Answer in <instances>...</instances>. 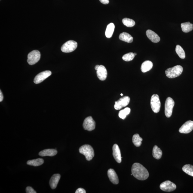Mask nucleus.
Here are the masks:
<instances>
[{
    "label": "nucleus",
    "mask_w": 193,
    "mask_h": 193,
    "mask_svg": "<svg viewBox=\"0 0 193 193\" xmlns=\"http://www.w3.org/2000/svg\"><path fill=\"white\" fill-rule=\"evenodd\" d=\"M160 187L162 190L167 192H172L175 190L176 188V185L170 181H166L162 182Z\"/></svg>",
    "instance_id": "10"
},
{
    "label": "nucleus",
    "mask_w": 193,
    "mask_h": 193,
    "mask_svg": "<svg viewBox=\"0 0 193 193\" xmlns=\"http://www.w3.org/2000/svg\"><path fill=\"white\" fill-rule=\"evenodd\" d=\"M120 39L125 42L130 43L133 42V37L130 34L126 32H123L119 35Z\"/></svg>",
    "instance_id": "20"
},
{
    "label": "nucleus",
    "mask_w": 193,
    "mask_h": 193,
    "mask_svg": "<svg viewBox=\"0 0 193 193\" xmlns=\"http://www.w3.org/2000/svg\"><path fill=\"white\" fill-rule=\"evenodd\" d=\"M77 47V43L74 41L70 40L67 41L61 47L62 51L64 53H70L74 51Z\"/></svg>",
    "instance_id": "6"
},
{
    "label": "nucleus",
    "mask_w": 193,
    "mask_h": 193,
    "mask_svg": "<svg viewBox=\"0 0 193 193\" xmlns=\"http://www.w3.org/2000/svg\"><path fill=\"white\" fill-rule=\"evenodd\" d=\"M27 193H36L37 192L31 187H27L26 188Z\"/></svg>",
    "instance_id": "31"
},
{
    "label": "nucleus",
    "mask_w": 193,
    "mask_h": 193,
    "mask_svg": "<svg viewBox=\"0 0 193 193\" xmlns=\"http://www.w3.org/2000/svg\"><path fill=\"white\" fill-rule=\"evenodd\" d=\"M182 169L187 174L193 177V166L190 164L185 165L182 167Z\"/></svg>",
    "instance_id": "26"
},
{
    "label": "nucleus",
    "mask_w": 193,
    "mask_h": 193,
    "mask_svg": "<svg viewBox=\"0 0 193 193\" xmlns=\"http://www.w3.org/2000/svg\"><path fill=\"white\" fill-rule=\"evenodd\" d=\"M83 127L85 130L90 131L94 130L96 127V122L92 117L89 116L84 120L83 124Z\"/></svg>",
    "instance_id": "8"
},
{
    "label": "nucleus",
    "mask_w": 193,
    "mask_h": 193,
    "mask_svg": "<svg viewBox=\"0 0 193 193\" xmlns=\"http://www.w3.org/2000/svg\"><path fill=\"white\" fill-rule=\"evenodd\" d=\"M80 153L85 156L87 161H90L92 159L94 156V150L91 146L88 145H85L80 147L79 148Z\"/></svg>",
    "instance_id": "3"
},
{
    "label": "nucleus",
    "mask_w": 193,
    "mask_h": 193,
    "mask_svg": "<svg viewBox=\"0 0 193 193\" xmlns=\"http://www.w3.org/2000/svg\"><path fill=\"white\" fill-rule=\"evenodd\" d=\"M121 95L122 96H123V94H122V93H121Z\"/></svg>",
    "instance_id": "37"
},
{
    "label": "nucleus",
    "mask_w": 193,
    "mask_h": 193,
    "mask_svg": "<svg viewBox=\"0 0 193 193\" xmlns=\"http://www.w3.org/2000/svg\"><path fill=\"white\" fill-rule=\"evenodd\" d=\"M151 106L152 111L155 113H158L159 112L161 107V102L158 94H154L151 96Z\"/></svg>",
    "instance_id": "5"
},
{
    "label": "nucleus",
    "mask_w": 193,
    "mask_h": 193,
    "mask_svg": "<svg viewBox=\"0 0 193 193\" xmlns=\"http://www.w3.org/2000/svg\"><path fill=\"white\" fill-rule=\"evenodd\" d=\"M153 66V63L150 60H146L142 63L141 66V71L143 73H145L150 70L152 69Z\"/></svg>",
    "instance_id": "19"
},
{
    "label": "nucleus",
    "mask_w": 193,
    "mask_h": 193,
    "mask_svg": "<svg viewBox=\"0 0 193 193\" xmlns=\"http://www.w3.org/2000/svg\"><path fill=\"white\" fill-rule=\"evenodd\" d=\"M130 108H126L120 111L118 114L119 117L123 120L125 119L127 116L130 114Z\"/></svg>",
    "instance_id": "27"
},
{
    "label": "nucleus",
    "mask_w": 193,
    "mask_h": 193,
    "mask_svg": "<svg viewBox=\"0 0 193 193\" xmlns=\"http://www.w3.org/2000/svg\"><path fill=\"white\" fill-rule=\"evenodd\" d=\"M96 75L98 78L101 81H105L107 76V72L106 68L103 65H100L96 71Z\"/></svg>",
    "instance_id": "13"
},
{
    "label": "nucleus",
    "mask_w": 193,
    "mask_h": 193,
    "mask_svg": "<svg viewBox=\"0 0 193 193\" xmlns=\"http://www.w3.org/2000/svg\"><path fill=\"white\" fill-rule=\"evenodd\" d=\"M99 1L102 3L104 4H107L109 3V0H99Z\"/></svg>",
    "instance_id": "33"
},
{
    "label": "nucleus",
    "mask_w": 193,
    "mask_h": 193,
    "mask_svg": "<svg viewBox=\"0 0 193 193\" xmlns=\"http://www.w3.org/2000/svg\"><path fill=\"white\" fill-rule=\"evenodd\" d=\"M99 65H96V66L95 67V69L96 70V71L97 70L98 68H99Z\"/></svg>",
    "instance_id": "35"
},
{
    "label": "nucleus",
    "mask_w": 193,
    "mask_h": 193,
    "mask_svg": "<svg viewBox=\"0 0 193 193\" xmlns=\"http://www.w3.org/2000/svg\"><path fill=\"white\" fill-rule=\"evenodd\" d=\"M41 58V53L38 50H34L29 53L27 62L29 65H33L37 63Z\"/></svg>",
    "instance_id": "7"
},
{
    "label": "nucleus",
    "mask_w": 193,
    "mask_h": 193,
    "mask_svg": "<svg viewBox=\"0 0 193 193\" xmlns=\"http://www.w3.org/2000/svg\"><path fill=\"white\" fill-rule=\"evenodd\" d=\"M135 55L134 53L130 52L127 53L123 56L122 59L123 60L126 62H129L133 60L135 58Z\"/></svg>",
    "instance_id": "30"
},
{
    "label": "nucleus",
    "mask_w": 193,
    "mask_h": 193,
    "mask_svg": "<svg viewBox=\"0 0 193 193\" xmlns=\"http://www.w3.org/2000/svg\"><path fill=\"white\" fill-rule=\"evenodd\" d=\"M193 130V121L189 120L187 121L179 129V132L180 133L188 134Z\"/></svg>",
    "instance_id": "12"
},
{
    "label": "nucleus",
    "mask_w": 193,
    "mask_h": 193,
    "mask_svg": "<svg viewBox=\"0 0 193 193\" xmlns=\"http://www.w3.org/2000/svg\"><path fill=\"white\" fill-rule=\"evenodd\" d=\"M122 23L124 26L128 27H133L135 24V22L134 20L128 18L123 19Z\"/></svg>",
    "instance_id": "29"
},
{
    "label": "nucleus",
    "mask_w": 193,
    "mask_h": 193,
    "mask_svg": "<svg viewBox=\"0 0 193 193\" xmlns=\"http://www.w3.org/2000/svg\"><path fill=\"white\" fill-rule=\"evenodd\" d=\"M75 193H86V191L85 190L82 188H79L75 192Z\"/></svg>",
    "instance_id": "32"
},
{
    "label": "nucleus",
    "mask_w": 193,
    "mask_h": 193,
    "mask_svg": "<svg viewBox=\"0 0 193 193\" xmlns=\"http://www.w3.org/2000/svg\"><path fill=\"white\" fill-rule=\"evenodd\" d=\"M134 54H135V56H136V55L137 54H136V53H134Z\"/></svg>",
    "instance_id": "36"
},
{
    "label": "nucleus",
    "mask_w": 193,
    "mask_h": 193,
    "mask_svg": "<svg viewBox=\"0 0 193 193\" xmlns=\"http://www.w3.org/2000/svg\"><path fill=\"white\" fill-rule=\"evenodd\" d=\"M52 72L50 71H46L40 73L35 77L34 82L35 84H40L51 75Z\"/></svg>",
    "instance_id": "11"
},
{
    "label": "nucleus",
    "mask_w": 193,
    "mask_h": 193,
    "mask_svg": "<svg viewBox=\"0 0 193 193\" xmlns=\"http://www.w3.org/2000/svg\"><path fill=\"white\" fill-rule=\"evenodd\" d=\"M113 155L116 161L118 163H121L122 157L121 151L118 145L115 144L113 147Z\"/></svg>",
    "instance_id": "14"
},
{
    "label": "nucleus",
    "mask_w": 193,
    "mask_h": 193,
    "mask_svg": "<svg viewBox=\"0 0 193 193\" xmlns=\"http://www.w3.org/2000/svg\"><path fill=\"white\" fill-rule=\"evenodd\" d=\"M147 37L152 42L158 43L160 41V38L158 35L151 30L148 29L146 31Z\"/></svg>",
    "instance_id": "15"
},
{
    "label": "nucleus",
    "mask_w": 193,
    "mask_h": 193,
    "mask_svg": "<svg viewBox=\"0 0 193 193\" xmlns=\"http://www.w3.org/2000/svg\"><path fill=\"white\" fill-rule=\"evenodd\" d=\"M152 155L154 158L160 159L162 155V151L157 145H154L153 149Z\"/></svg>",
    "instance_id": "22"
},
{
    "label": "nucleus",
    "mask_w": 193,
    "mask_h": 193,
    "mask_svg": "<svg viewBox=\"0 0 193 193\" xmlns=\"http://www.w3.org/2000/svg\"><path fill=\"white\" fill-rule=\"evenodd\" d=\"M175 105V102L171 97H168L165 103V115L167 118L171 117L173 109Z\"/></svg>",
    "instance_id": "4"
},
{
    "label": "nucleus",
    "mask_w": 193,
    "mask_h": 193,
    "mask_svg": "<svg viewBox=\"0 0 193 193\" xmlns=\"http://www.w3.org/2000/svg\"><path fill=\"white\" fill-rule=\"evenodd\" d=\"M115 28V25L113 23H110L108 25L105 32V35L107 38H109L112 37Z\"/></svg>",
    "instance_id": "21"
},
{
    "label": "nucleus",
    "mask_w": 193,
    "mask_h": 193,
    "mask_svg": "<svg viewBox=\"0 0 193 193\" xmlns=\"http://www.w3.org/2000/svg\"><path fill=\"white\" fill-rule=\"evenodd\" d=\"M60 178V175L59 174H56L52 176L50 181V185L52 189H55L58 183Z\"/></svg>",
    "instance_id": "17"
},
{
    "label": "nucleus",
    "mask_w": 193,
    "mask_h": 193,
    "mask_svg": "<svg viewBox=\"0 0 193 193\" xmlns=\"http://www.w3.org/2000/svg\"><path fill=\"white\" fill-rule=\"evenodd\" d=\"M4 96H3L2 93L1 92V90H0V102L2 101L3 99Z\"/></svg>",
    "instance_id": "34"
},
{
    "label": "nucleus",
    "mask_w": 193,
    "mask_h": 193,
    "mask_svg": "<svg viewBox=\"0 0 193 193\" xmlns=\"http://www.w3.org/2000/svg\"><path fill=\"white\" fill-rule=\"evenodd\" d=\"M143 139L139 136L138 134L133 135V142L135 146L137 147L140 146L142 144V142Z\"/></svg>",
    "instance_id": "25"
},
{
    "label": "nucleus",
    "mask_w": 193,
    "mask_h": 193,
    "mask_svg": "<svg viewBox=\"0 0 193 193\" xmlns=\"http://www.w3.org/2000/svg\"><path fill=\"white\" fill-rule=\"evenodd\" d=\"M181 27L183 32L188 33L193 29V24L190 22H185L181 24Z\"/></svg>",
    "instance_id": "23"
},
{
    "label": "nucleus",
    "mask_w": 193,
    "mask_h": 193,
    "mask_svg": "<svg viewBox=\"0 0 193 193\" xmlns=\"http://www.w3.org/2000/svg\"><path fill=\"white\" fill-rule=\"evenodd\" d=\"M130 99L128 96H125L121 98L115 102L114 108L116 110H120L127 106L130 103Z\"/></svg>",
    "instance_id": "9"
},
{
    "label": "nucleus",
    "mask_w": 193,
    "mask_h": 193,
    "mask_svg": "<svg viewBox=\"0 0 193 193\" xmlns=\"http://www.w3.org/2000/svg\"><path fill=\"white\" fill-rule=\"evenodd\" d=\"M57 154L56 150L53 149L44 150L40 152L39 154L41 156H53Z\"/></svg>",
    "instance_id": "18"
},
{
    "label": "nucleus",
    "mask_w": 193,
    "mask_h": 193,
    "mask_svg": "<svg viewBox=\"0 0 193 193\" xmlns=\"http://www.w3.org/2000/svg\"><path fill=\"white\" fill-rule=\"evenodd\" d=\"M44 160L42 158H37L36 159L29 160L27 161V164L29 165L34 166H38L43 164Z\"/></svg>",
    "instance_id": "24"
},
{
    "label": "nucleus",
    "mask_w": 193,
    "mask_h": 193,
    "mask_svg": "<svg viewBox=\"0 0 193 193\" xmlns=\"http://www.w3.org/2000/svg\"><path fill=\"white\" fill-rule=\"evenodd\" d=\"M132 173L135 177L139 180H145L148 179L149 176L147 170L138 163H135L133 164Z\"/></svg>",
    "instance_id": "1"
},
{
    "label": "nucleus",
    "mask_w": 193,
    "mask_h": 193,
    "mask_svg": "<svg viewBox=\"0 0 193 193\" xmlns=\"http://www.w3.org/2000/svg\"><path fill=\"white\" fill-rule=\"evenodd\" d=\"M108 176L110 181L112 183L115 185L119 183V179L116 173L113 169H109L108 171Z\"/></svg>",
    "instance_id": "16"
},
{
    "label": "nucleus",
    "mask_w": 193,
    "mask_h": 193,
    "mask_svg": "<svg viewBox=\"0 0 193 193\" xmlns=\"http://www.w3.org/2000/svg\"><path fill=\"white\" fill-rule=\"evenodd\" d=\"M183 71V67L180 65H177L166 69L165 73L166 76L169 78H173L181 75Z\"/></svg>",
    "instance_id": "2"
},
{
    "label": "nucleus",
    "mask_w": 193,
    "mask_h": 193,
    "mask_svg": "<svg viewBox=\"0 0 193 193\" xmlns=\"http://www.w3.org/2000/svg\"><path fill=\"white\" fill-rule=\"evenodd\" d=\"M176 52L179 58L183 59L185 58V53L183 49L180 46L177 45L176 47Z\"/></svg>",
    "instance_id": "28"
}]
</instances>
